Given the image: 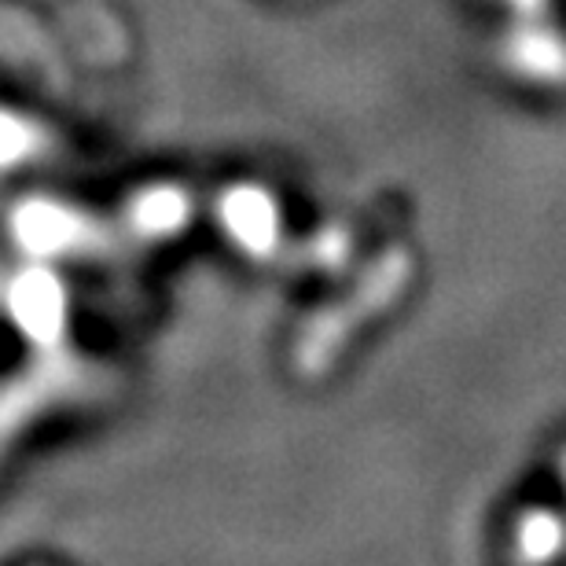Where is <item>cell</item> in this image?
I'll return each mask as SVG.
<instances>
[{
  "label": "cell",
  "mask_w": 566,
  "mask_h": 566,
  "mask_svg": "<svg viewBox=\"0 0 566 566\" xmlns=\"http://www.w3.org/2000/svg\"><path fill=\"white\" fill-rule=\"evenodd\" d=\"M229 221H232V229L243 235V240H265L269 235V207H265V199H258L254 191H240L232 202H229Z\"/></svg>",
  "instance_id": "cell-1"
}]
</instances>
